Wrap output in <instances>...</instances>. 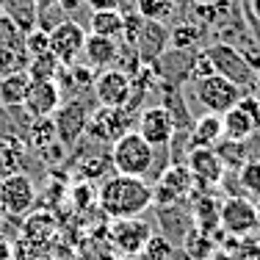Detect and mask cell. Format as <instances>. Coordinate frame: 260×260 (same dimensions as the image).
Masks as SVG:
<instances>
[{"label": "cell", "instance_id": "1", "mask_svg": "<svg viewBox=\"0 0 260 260\" xmlns=\"http://www.w3.org/2000/svg\"><path fill=\"white\" fill-rule=\"evenodd\" d=\"M97 202L108 219H133L152 205V185L144 177L114 175L100 185Z\"/></svg>", "mask_w": 260, "mask_h": 260}, {"label": "cell", "instance_id": "2", "mask_svg": "<svg viewBox=\"0 0 260 260\" xmlns=\"http://www.w3.org/2000/svg\"><path fill=\"white\" fill-rule=\"evenodd\" d=\"M155 158L158 150L144 141L136 130H127L111 147V166L116 169V175H127V177H147L155 169Z\"/></svg>", "mask_w": 260, "mask_h": 260}, {"label": "cell", "instance_id": "3", "mask_svg": "<svg viewBox=\"0 0 260 260\" xmlns=\"http://www.w3.org/2000/svg\"><path fill=\"white\" fill-rule=\"evenodd\" d=\"M210 64H213V72L221 78H227L230 83H235L238 89H249L255 83V70L246 61V55L238 50V47L227 45V42H213V45L205 47Z\"/></svg>", "mask_w": 260, "mask_h": 260}, {"label": "cell", "instance_id": "4", "mask_svg": "<svg viewBox=\"0 0 260 260\" xmlns=\"http://www.w3.org/2000/svg\"><path fill=\"white\" fill-rule=\"evenodd\" d=\"M194 97L197 103L205 108V114H224V111H230L235 103L244 97V89H238L235 83H230L227 78L221 75H208V78H200L194 80Z\"/></svg>", "mask_w": 260, "mask_h": 260}, {"label": "cell", "instance_id": "5", "mask_svg": "<svg viewBox=\"0 0 260 260\" xmlns=\"http://www.w3.org/2000/svg\"><path fill=\"white\" fill-rule=\"evenodd\" d=\"M197 188L194 175L188 172L185 164H172L166 166L160 175H155V185H152V202L158 208L166 205H180L185 197H191Z\"/></svg>", "mask_w": 260, "mask_h": 260}, {"label": "cell", "instance_id": "6", "mask_svg": "<svg viewBox=\"0 0 260 260\" xmlns=\"http://www.w3.org/2000/svg\"><path fill=\"white\" fill-rule=\"evenodd\" d=\"M152 235V224L139 216L133 219H114V224L108 227V241L122 257H139L141 249L147 246Z\"/></svg>", "mask_w": 260, "mask_h": 260}, {"label": "cell", "instance_id": "7", "mask_svg": "<svg viewBox=\"0 0 260 260\" xmlns=\"http://www.w3.org/2000/svg\"><path fill=\"white\" fill-rule=\"evenodd\" d=\"M47 34H50V53L58 58V64H64V67H72L80 58L83 42H86V36H89L86 28L80 25L78 20H70V17L58 20Z\"/></svg>", "mask_w": 260, "mask_h": 260}, {"label": "cell", "instance_id": "8", "mask_svg": "<svg viewBox=\"0 0 260 260\" xmlns=\"http://www.w3.org/2000/svg\"><path fill=\"white\" fill-rule=\"evenodd\" d=\"M260 208L246 197H227L221 202V230L230 233L233 238H246L257 230Z\"/></svg>", "mask_w": 260, "mask_h": 260}, {"label": "cell", "instance_id": "9", "mask_svg": "<svg viewBox=\"0 0 260 260\" xmlns=\"http://www.w3.org/2000/svg\"><path fill=\"white\" fill-rule=\"evenodd\" d=\"M91 91H94V100L103 108H122L133 97V80H130L127 72L108 67V70H103L91 80Z\"/></svg>", "mask_w": 260, "mask_h": 260}, {"label": "cell", "instance_id": "10", "mask_svg": "<svg viewBox=\"0 0 260 260\" xmlns=\"http://www.w3.org/2000/svg\"><path fill=\"white\" fill-rule=\"evenodd\" d=\"M136 133L141 136L144 141H150L155 150H164V147L172 144V139H175L177 127H175V119H172V114L164 108V105H150V108H144L139 114V122H136Z\"/></svg>", "mask_w": 260, "mask_h": 260}, {"label": "cell", "instance_id": "11", "mask_svg": "<svg viewBox=\"0 0 260 260\" xmlns=\"http://www.w3.org/2000/svg\"><path fill=\"white\" fill-rule=\"evenodd\" d=\"M89 111L80 100H70V103H61L58 111L53 114V127H55V136L64 147H72L78 144V139L89 130Z\"/></svg>", "mask_w": 260, "mask_h": 260}, {"label": "cell", "instance_id": "12", "mask_svg": "<svg viewBox=\"0 0 260 260\" xmlns=\"http://www.w3.org/2000/svg\"><path fill=\"white\" fill-rule=\"evenodd\" d=\"M34 202H36V188L28 175L14 172V175L0 180V208L9 216H25L34 208Z\"/></svg>", "mask_w": 260, "mask_h": 260}, {"label": "cell", "instance_id": "13", "mask_svg": "<svg viewBox=\"0 0 260 260\" xmlns=\"http://www.w3.org/2000/svg\"><path fill=\"white\" fill-rule=\"evenodd\" d=\"M188 172L194 175V183L202 185V188H216L224 180L227 169L221 164L219 152L213 147H197V150H188V160H185Z\"/></svg>", "mask_w": 260, "mask_h": 260}, {"label": "cell", "instance_id": "14", "mask_svg": "<svg viewBox=\"0 0 260 260\" xmlns=\"http://www.w3.org/2000/svg\"><path fill=\"white\" fill-rule=\"evenodd\" d=\"M136 55L144 67L155 64V61L169 50V28L164 25L160 20H144L139 36H136V45H133Z\"/></svg>", "mask_w": 260, "mask_h": 260}, {"label": "cell", "instance_id": "15", "mask_svg": "<svg viewBox=\"0 0 260 260\" xmlns=\"http://www.w3.org/2000/svg\"><path fill=\"white\" fill-rule=\"evenodd\" d=\"M61 105V89L55 80H30L28 86V94L22 108L28 111L34 119H47L58 111Z\"/></svg>", "mask_w": 260, "mask_h": 260}, {"label": "cell", "instance_id": "16", "mask_svg": "<svg viewBox=\"0 0 260 260\" xmlns=\"http://www.w3.org/2000/svg\"><path fill=\"white\" fill-rule=\"evenodd\" d=\"M86 58V67L89 70H108V64H114L119 58V42L116 39H108V36H97V34H89L83 42V53Z\"/></svg>", "mask_w": 260, "mask_h": 260}, {"label": "cell", "instance_id": "17", "mask_svg": "<svg viewBox=\"0 0 260 260\" xmlns=\"http://www.w3.org/2000/svg\"><path fill=\"white\" fill-rule=\"evenodd\" d=\"M130 122H133L130 108H127V105H122V108H103L94 119H89V127H91V133L97 130L100 139H114L116 141L122 133H127V130H130Z\"/></svg>", "mask_w": 260, "mask_h": 260}, {"label": "cell", "instance_id": "18", "mask_svg": "<svg viewBox=\"0 0 260 260\" xmlns=\"http://www.w3.org/2000/svg\"><path fill=\"white\" fill-rule=\"evenodd\" d=\"M221 139H224V130H221V116L219 114H202L200 119H194L188 127V150H197V147H216Z\"/></svg>", "mask_w": 260, "mask_h": 260}, {"label": "cell", "instance_id": "19", "mask_svg": "<svg viewBox=\"0 0 260 260\" xmlns=\"http://www.w3.org/2000/svg\"><path fill=\"white\" fill-rule=\"evenodd\" d=\"M221 130H224V139H233V141H246L249 136L257 133V125L246 108L241 103H235L230 111L221 114Z\"/></svg>", "mask_w": 260, "mask_h": 260}, {"label": "cell", "instance_id": "20", "mask_svg": "<svg viewBox=\"0 0 260 260\" xmlns=\"http://www.w3.org/2000/svg\"><path fill=\"white\" fill-rule=\"evenodd\" d=\"M194 227L208 235H213L221 227V202L216 197H197L194 200V210H191Z\"/></svg>", "mask_w": 260, "mask_h": 260}, {"label": "cell", "instance_id": "21", "mask_svg": "<svg viewBox=\"0 0 260 260\" xmlns=\"http://www.w3.org/2000/svg\"><path fill=\"white\" fill-rule=\"evenodd\" d=\"M3 14L14 22L22 34H30L34 28H39V9L34 0H3Z\"/></svg>", "mask_w": 260, "mask_h": 260}, {"label": "cell", "instance_id": "22", "mask_svg": "<svg viewBox=\"0 0 260 260\" xmlns=\"http://www.w3.org/2000/svg\"><path fill=\"white\" fill-rule=\"evenodd\" d=\"M28 86H30V78L25 70L3 75L0 78V105H6V108L22 105L25 103V94H28Z\"/></svg>", "mask_w": 260, "mask_h": 260}, {"label": "cell", "instance_id": "23", "mask_svg": "<svg viewBox=\"0 0 260 260\" xmlns=\"http://www.w3.org/2000/svg\"><path fill=\"white\" fill-rule=\"evenodd\" d=\"M180 246H183V255L188 260H210L216 255V238L202 233V230H197V227L188 230V235L180 241Z\"/></svg>", "mask_w": 260, "mask_h": 260}, {"label": "cell", "instance_id": "24", "mask_svg": "<svg viewBox=\"0 0 260 260\" xmlns=\"http://www.w3.org/2000/svg\"><path fill=\"white\" fill-rule=\"evenodd\" d=\"M89 34L108 36V39L119 42V36H122V11H91Z\"/></svg>", "mask_w": 260, "mask_h": 260}, {"label": "cell", "instance_id": "25", "mask_svg": "<svg viewBox=\"0 0 260 260\" xmlns=\"http://www.w3.org/2000/svg\"><path fill=\"white\" fill-rule=\"evenodd\" d=\"M216 152H219L221 164H224L227 172H238L241 166L249 160V152H246V144L244 141H233V139H221L219 144L213 147Z\"/></svg>", "mask_w": 260, "mask_h": 260}, {"label": "cell", "instance_id": "26", "mask_svg": "<svg viewBox=\"0 0 260 260\" xmlns=\"http://www.w3.org/2000/svg\"><path fill=\"white\" fill-rule=\"evenodd\" d=\"M200 42H202V28L194 20H185L183 25L169 28V45L175 50H194Z\"/></svg>", "mask_w": 260, "mask_h": 260}, {"label": "cell", "instance_id": "27", "mask_svg": "<svg viewBox=\"0 0 260 260\" xmlns=\"http://www.w3.org/2000/svg\"><path fill=\"white\" fill-rule=\"evenodd\" d=\"M58 70H61V64H58V58H55L53 53L34 55V58H28V67H25L30 80H55Z\"/></svg>", "mask_w": 260, "mask_h": 260}, {"label": "cell", "instance_id": "28", "mask_svg": "<svg viewBox=\"0 0 260 260\" xmlns=\"http://www.w3.org/2000/svg\"><path fill=\"white\" fill-rule=\"evenodd\" d=\"M141 260H172L175 257V244H172L166 235H150V241H147V246L141 249Z\"/></svg>", "mask_w": 260, "mask_h": 260}, {"label": "cell", "instance_id": "29", "mask_svg": "<svg viewBox=\"0 0 260 260\" xmlns=\"http://www.w3.org/2000/svg\"><path fill=\"white\" fill-rule=\"evenodd\" d=\"M238 185H241V191H244V194L260 197V160L257 158H249L238 169Z\"/></svg>", "mask_w": 260, "mask_h": 260}, {"label": "cell", "instance_id": "30", "mask_svg": "<svg viewBox=\"0 0 260 260\" xmlns=\"http://www.w3.org/2000/svg\"><path fill=\"white\" fill-rule=\"evenodd\" d=\"M0 50H25V34L6 14H0Z\"/></svg>", "mask_w": 260, "mask_h": 260}, {"label": "cell", "instance_id": "31", "mask_svg": "<svg viewBox=\"0 0 260 260\" xmlns=\"http://www.w3.org/2000/svg\"><path fill=\"white\" fill-rule=\"evenodd\" d=\"M136 11H139L144 20H160L175 11V0H136Z\"/></svg>", "mask_w": 260, "mask_h": 260}, {"label": "cell", "instance_id": "32", "mask_svg": "<svg viewBox=\"0 0 260 260\" xmlns=\"http://www.w3.org/2000/svg\"><path fill=\"white\" fill-rule=\"evenodd\" d=\"M25 53H28V58L50 53V34L45 28H34L30 34H25Z\"/></svg>", "mask_w": 260, "mask_h": 260}, {"label": "cell", "instance_id": "33", "mask_svg": "<svg viewBox=\"0 0 260 260\" xmlns=\"http://www.w3.org/2000/svg\"><path fill=\"white\" fill-rule=\"evenodd\" d=\"M141 25H144V17H141L139 11H133V14H122V36H119V39L125 42L127 47H133Z\"/></svg>", "mask_w": 260, "mask_h": 260}, {"label": "cell", "instance_id": "34", "mask_svg": "<svg viewBox=\"0 0 260 260\" xmlns=\"http://www.w3.org/2000/svg\"><path fill=\"white\" fill-rule=\"evenodd\" d=\"M208 75H213V64H210L208 53L205 50H194V55H191L188 83H194V80H200V78H208Z\"/></svg>", "mask_w": 260, "mask_h": 260}, {"label": "cell", "instance_id": "35", "mask_svg": "<svg viewBox=\"0 0 260 260\" xmlns=\"http://www.w3.org/2000/svg\"><path fill=\"white\" fill-rule=\"evenodd\" d=\"M94 200H97V191L91 188L89 183H80L72 188V205H75L78 210H89L91 205H94Z\"/></svg>", "mask_w": 260, "mask_h": 260}, {"label": "cell", "instance_id": "36", "mask_svg": "<svg viewBox=\"0 0 260 260\" xmlns=\"http://www.w3.org/2000/svg\"><path fill=\"white\" fill-rule=\"evenodd\" d=\"M238 103L246 108V114H249L252 119H255V125H257V130H260V100H255L252 94H244Z\"/></svg>", "mask_w": 260, "mask_h": 260}, {"label": "cell", "instance_id": "37", "mask_svg": "<svg viewBox=\"0 0 260 260\" xmlns=\"http://www.w3.org/2000/svg\"><path fill=\"white\" fill-rule=\"evenodd\" d=\"M91 11H119L122 0H86Z\"/></svg>", "mask_w": 260, "mask_h": 260}, {"label": "cell", "instance_id": "38", "mask_svg": "<svg viewBox=\"0 0 260 260\" xmlns=\"http://www.w3.org/2000/svg\"><path fill=\"white\" fill-rule=\"evenodd\" d=\"M244 6H246V14L255 22H260V0H244Z\"/></svg>", "mask_w": 260, "mask_h": 260}, {"label": "cell", "instance_id": "39", "mask_svg": "<svg viewBox=\"0 0 260 260\" xmlns=\"http://www.w3.org/2000/svg\"><path fill=\"white\" fill-rule=\"evenodd\" d=\"M11 257H14V249H11V244L0 235V260H11Z\"/></svg>", "mask_w": 260, "mask_h": 260}, {"label": "cell", "instance_id": "40", "mask_svg": "<svg viewBox=\"0 0 260 260\" xmlns=\"http://www.w3.org/2000/svg\"><path fill=\"white\" fill-rule=\"evenodd\" d=\"M34 3H36V9H39V14H42V11L53 9V6L58 3V0H34Z\"/></svg>", "mask_w": 260, "mask_h": 260}, {"label": "cell", "instance_id": "41", "mask_svg": "<svg viewBox=\"0 0 260 260\" xmlns=\"http://www.w3.org/2000/svg\"><path fill=\"white\" fill-rule=\"evenodd\" d=\"M252 97L260 100V67H257V72H255V83H252Z\"/></svg>", "mask_w": 260, "mask_h": 260}, {"label": "cell", "instance_id": "42", "mask_svg": "<svg viewBox=\"0 0 260 260\" xmlns=\"http://www.w3.org/2000/svg\"><path fill=\"white\" fill-rule=\"evenodd\" d=\"M58 3H61V6H64V9H67V11H72V9H78V6H83V3H86V0H58Z\"/></svg>", "mask_w": 260, "mask_h": 260}, {"label": "cell", "instance_id": "43", "mask_svg": "<svg viewBox=\"0 0 260 260\" xmlns=\"http://www.w3.org/2000/svg\"><path fill=\"white\" fill-rule=\"evenodd\" d=\"M194 3H213V0H194Z\"/></svg>", "mask_w": 260, "mask_h": 260}, {"label": "cell", "instance_id": "44", "mask_svg": "<svg viewBox=\"0 0 260 260\" xmlns=\"http://www.w3.org/2000/svg\"><path fill=\"white\" fill-rule=\"evenodd\" d=\"M0 14H3V0H0Z\"/></svg>", "mask_w": 260, "mask_h": 260}, {"label": "cell", "instance_id": "45", "mask_svg": "<svg viewBox=\"0 0 260 260\" xmlns=\"http://www.w3.org/2000/svg\"><path fill=\"white\" fill-rule=\"evenodd\" d=\"M122 260H139V257H122Z\"/></svg>", "mask_w": 260, "mask_h": 260}, {"label": "cell", "instance_id": "46", "mask_svg": "<svg viewBox=\"0 0 260 260\" xmlns=\"http://www.w3.org/2000/svg\"><path fill=\"white\" fill-rule=\"evenodd\" d=\"M257 230H260V221H257Z\"/></svg>", "mask_w": 260, "mask_h": 260}]
</instances>
